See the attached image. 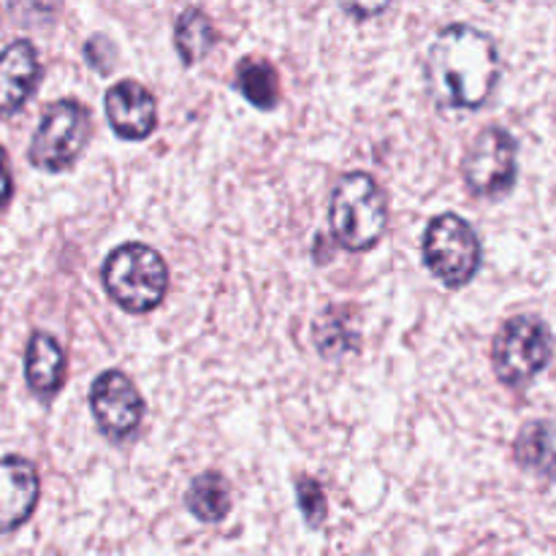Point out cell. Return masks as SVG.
I'll use <instances>...</instances> for the list:
<instances>
[{
  "mask_svg": "<svg viewBox=\"0 0 556 556\" xmlns=\"http://www.w3.org/2000/svg\"><path fill=\"white\" fill-rule=\"evenodd\" d=\"M215 25L195 5L185 9L177 16V22H174V47H177V54L182 58L185 65H195L199 60H204L210 54V49L215 47Z\"/></svg>",
  "mask_w": 556,
  "mask_h": 556,
  "instance_id": "17",
  "label": "cell"
},
{
  "mask_svg": "<svg viewBox=\"0 0 556 556\" xmlns=\"http://www.w3.org/2000/svg\"><path fill=\"white\" fill-rule=\"evenodd\" d=\"M25 380L41 400H52L65 380V351L49 331H33L25 348Z\"/></svg>",
  "mask_w": 556,
  "mask_h": 556,
  "instance_id": "12",
  "label": "cell"
},
{
  "mask_svg": "<svg viewBox=\"0 0 556 556\" xmlns=\"http://www.w3.org/2000/svg\"><path fill=\"white\" fill-rule=\"evenodd\" d=\"M552 362V331L535 315H516L500 326L492 345L494 375L500 383L521 389Z\"/></svg>",
  "mask_w": 556,
  "mask_h": 556,
  "instance_id": "5",
  "label": "cell"
},
{
  "mask_svg": "<svg viewBox=\"0 0 556 556\" xmlns=\"http://www.w3.org/2000/svg\"><path fill=\"white\" fill-rule=\"evenodd\" d=\"M345 11H351V14H358V16H367V14H380L383 5H375V9H356V5H348Z\"/></svg>",
  "mask_w": 556,
  "mask_h": 556,
  "instance_id": "20",
  "label": "cell"
},
{
  "mask_svg": "<svg viewBox=\"0 0 556 556\" xmlns=\"http://www.w3.org/2000/svg\"><path fill=\"white\" fill-rule=\"evenodd\" d=\"M519 147L503 125H489L467 150L462 161V179L467 190L481 199H503L514 190L519 174Z\"/></svg>",
  "mask_w": 556,
  "mask_h": 556,
  "instance_id": "7",
  "label": "cell"
},
{
  "mask_svg": "<svg viewBox=\"0 0 556 556\" xmlns=\"http://www.w3.org/2000/svg\"><path fill=\"white\" fill-rule=\"evenodd\" d=\"M296 500H299V510L307 519L309 527H320L326 521V494L324 486H320L315 478L302 476L296 481Z\"/></svg>",
  "mask_w": 556,
  "mask_h": 556,
  "instance_id": "18",
  "label": "cell"
},
{
  "mask_svg": "<svg viewBox=\"0 0 556 556\" xmlns=\"http://www.w3.org/2000/svg\"><path fill=\"white\" fill-rule=\"evenodd\" d=\"M90 410L109 440H128L144 421V400L134 380L119 369H106L90 389Z\"/></svg>",
  "mask_w": 556,
  "mask_h": 556,
  "instance_id": "8",
  "label": "cell"
},
{
  "mask_svg": "<svg viewBox=\"0 0 556 556\" xmlns=\"http://www.w3.org/2000/svg\"><path fill=\"white\" fill-rule=\"evenodd\" d=\"M90 112L74 98L54 101L43 112L36 134L30 139L27 157L36 168L49 174H60L79 161L81 150L90 139Z\"/></svg>",
  "mask_w": 556,
  "mask_h": 556,
  "instance_id": "6",
  "label": "cell"
},
{
  "mask_svg": "<svg viewBox=\"0 0 556 556\" xmlns=\"http://www.w3.org/2000/svg\"><path fill=\"white\" fill-rule=\"evenodd\" d=\"M185 508L201 521V525H220L231 510V486L223 472L206 470L190 481L185 492Z\"/></svg>",
  "mask_w": 556,
  "mask_h": 556,
  "instance_id": "14",
  "label": "cell"
},
{
  "mask_svg": "<svg viewBox=\"0 0 556 556\" xmlns=\"http://www.w3.org/2000/svg\"><path fill=\"white\" fill-rule=\"evenodd\" d=\"M514 459L530 476L556 481V424L546 418L527 421L516 434Z\"/></svg>",
  "mask_w": 556,
  "mask_h": 556,
  "instance_id": "13",
  "label": "cell"
},
{
  "mask_svg": "<svg viewBox=\"0 0 556 556\" xmlns=\"http://www.w3.org/2000/svg\"><path fill=\"white\" fill-rule=\"evenodd\" d=\"M11 195H14V179H11V168H9V157H5L3 144H0V212L9 206Z\"/></svg>",
  "mask_w": 556,
  "mask_h": 556,
  "instance_id": "19",
  "label": "cell"
},
{
  "mask_svg": "<svg viewBox=\"0 0 556 556\" xmlns=\"http://www.w3.org/2000/svg\"><path fill=\"white\" fill-rule=\"evenodd\" d=\"M103 109H106L109 125L119 139L141 141L157 125L155 96L136 79L114 81L103 96Z\"/></svg>",
  "mask_w": 556,
  "mask_h": 556,
  "instance_id": "9",
  "label": "cell"
},
{
  "mask_svg": "<svg viewBox=\"0 0 556 556\" xmlns=\"http://www.w3.org/2000/svg\"><path fill=\"white\" fill-rule=\"evenodd\" d=\"M41 494V478L33 462L22 456L0 459V535L20 530L33 516Z\"/></svg>",
  "mask_w": 556,
  "mask_h": 556,
  "instance_id": "10",
  "label": "cell"
},
{
  "mask_svg": "<svg viewBox=\"0 0 556 556\" xmlns=\"http://www.w3.org/2000/svg\"><path fill=\"white\" fill-rule=\"evenodd\" d=\"M41 60L27 38H16L0 52V117L20 112L36 92Z\"/></svg>",
  "mask_w": 556,
  "mask_h": 556,
  "instance_id": "11",
  "label": "cell"
},
{
  "mask_svg": "<svg viewBox=\"0 0 556 556\" xmlns=\"http://www.w3.org/2000/svg\"><path fill=\"white\" fill-rule=\"evenodd\" d=\"M315 345L326 358H340L353 353L358 345L356 309L326 307L315 320Z\"/></svg>",
  "mask_w": 556,
  "mask_h": 556,
  "instance_id": "15",
  "label": "cell"
},
{
  "mask_svg": "<svg viewBox=\"0 0 556 556\" xmlns=\"http://www.w3.org/2000/svg\"><path fill=\"white\" fill-rule=\"evenodd\" d=\"M103 288L125 313H150L168 291V266L157 250L141 242H125L103 261Z\"/></svg>",
  "mask_w": 556,
  "mask_h": 556,
  "instance_id": "3",
  "label": "cell"
},
{
  "mask_svg": "<svg viewBox=\"0 0 556 556\" xmlns=\"http://www.w3.org/2000/svg\"><path fill=\"white\" fill-rule=\"evenodd\" d=\"M329 223L340 248L351 253L372 250L389 226V206L380 185L364 172L345 174L331 190Z\"/></svg>",
  "mask_w": 556,
  "mask_h": 556,
  "instance_id": "2",
  "label": "cell"
},
{
  "mask_svg": "<svg viewBox=\"0 0 556 556\" xmlns=\"http://www.w3.org/2000/svg\"><path fill=\"white\" fill-rule=\"evenodd\" d=\"M421 255L427 269L448 288H465L481 269L483 248L465 217L443 212L424 231Z\"/></svg>",
  "mask_w": 556,
  "mask_h": 556,
  "instance_id": "4",
  "label": "cell"
},
{
  "mask_svg": "<svg viewBox=\"0 0 556 556\" xmlns=\"http://www.w3.org/2000/svg\"><path fill=\"white\" fill-rule=\"evenodd\" d=\"M427 87L440 106L478 109L500 81V52L489 33L472 25H448L427 52Z\"/></svg>",
  "mask_w": 556,
  "mask_h": 556,
  "instance_id": "1",
  "label": "cell"
},
{
  "mask_svg": "<svg viewBox=\"0 0 556 556\" xmlns=\"http://www.w3.org/2000/svg\"><path fill=\"white\" fill-rule=\"evenodd\" d=\"M237 90L261 112H271L280 101V76L277 68L264 58H244L237 65Z\"/></svg>",
  "mask_w": 556,
  "mask_h": 556,
  "instance_id": "16",
  "label": "cell"
}]
</instances>
